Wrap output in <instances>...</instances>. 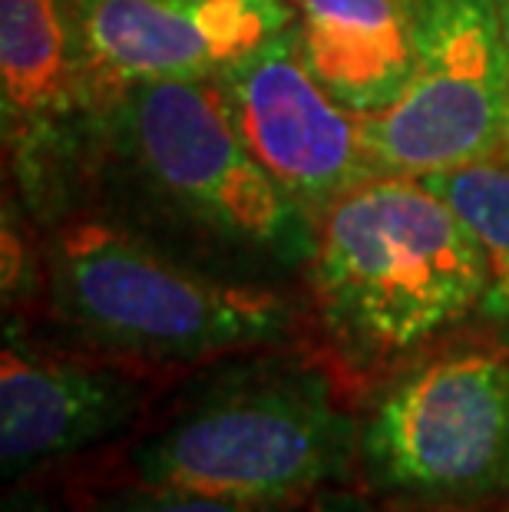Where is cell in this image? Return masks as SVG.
<instances>
[{"label": "cell", "mask_w": 509, "mask_h": 512, "mask_svg": "<svg viewBox=\"0 0 509 512\" xmlns=\"http://www.w3.org/2000/svg\"><path fill=\"white\" fill-rule=\"evenodd\" d=\"M357 403L314 347H265L189 370L143 427L80 483H136L265 506H305L354 483Z\"/></svg>", "instance_id": "obj_1"}, {"label": "cell", "mask_w": 509, "mask_h": 512, "mask_svg": "<svg viewBox=\"0 0 509 512\" xmlns=\"http://www.w3.org/2000/svg\"><path fill=\"white\" fill-rule=\"evenodd\" d=\"M96 169L116 222L212 275L281 288L314 258L318 222L252 156L215 80L110 93Z\"/></svg>", "instance_id": "obj_2"}, {"label": "cell", "mask_w": 509, "mask_h": 512, "mask_svg": "<svg viewBox=\"0 0 509 512\" xmlns=\"http://www.w3.org/2000/svg\"><path fill=\"white\" fill-rule=\"evenodd\" d=\"M314 351L361 407L371 390L480 321L483 248L420 176H374L318 219L308 265Z\"/></svg>", "instance_id": "obj_3"}, {"label": "cell", "mask_w": 509, "mask_h": 512, "mask_svg": "<svg viewBox=\"0 0 509 512\" xmlns=\"http://www.w3.org/2000/svg\"><path fill=\"white\" fill-rule=\"evenodd\" d=\"M40 304L53 344L162 377L295 344L301 331L281 288L212 275L116 219H77L50 235Z\"/></svg>", "instance_id": "obj_4"}, {"label": "cell", "mask_w": 509, "mask_h": 512, "mask_svg": "<svg viewBox=\"0 0 509 512\" xmlns=\"http://www.w3.org/2000/svg\"><path fill=\"white\" fill-rule=\"evenodd\" d=\"M351 486L400 512H509V337L480 321L381 380Z\"/></svg>", "instance_id": "obj_5"}, {"label": "cell", "mask_w": 509, "mask_h": 512, "mask_svg": "<svg viewBox=\"0 0 509 512\" xmlns=\"http://www.w3.org/2000/svg\"><path fill=\"white\" fill-rule=\"evenodd\" d=\"M414 67L391 110L361 116L381 176H427L509 149L500 0H414Z\"/></svg>", "instance_id": "obj_6"}, {"label": "cell", "mask_w": 509, "mask_h": 512, "mask_svg": "<svg viewBox=\"0 0 509 512\" xmlns=\"http://www.w3.org/2000/svg\"><path fill=\"white\" fill-rule=\"evenodd\" d=\"M162 374L103 361L4 324L0 354V473L4 483L116 453L143 427Z\"/></svg>", "instance_id": "obj_7"}, {"label": "cell", "mask_w": 509, "mask_h": 512, "mask_svg": "<svg viewBox=\"0 0 509 512\" xmlns=\"http://www.w3.org/2000/svg\"><path fill=\"white\" fill-rule=\"evenodd\" d=\"M106 86L73 0H0V113L20 192L53 205L100 149Z\"/></svg>", "instance_id": "obj_8"}, {"label": "cell", "mask_w": 509, "mask_h": 512, "mask_svg": "<svg viewBox=\"0 0 509 512\" xmlns=\"http://www.w3.org/2000/svg\"><path fill=\"white\" fill-rule=\"evenodd\" d=\"M212 80L252 156L314 222L341 195L381 176L361 116L314 80L295 24Z\"/></svg>", "instance_id": "obj_9"}, {"label": "cell", "mask_w": 509, "mask_h": 512, "mask_svg": "<svg viewBox=\"0 0 509 512\" xmlns=\"http://www.w3.org/2000/svg\"><path fill=\"white\" fill-rule=\"evenodd\" d=\"M106 93L146 80H212L295 24L281 0H73Z\"/></svg>", "instance_id": "obj_10"}, {"label": "cell", "mask_w": 509, "mask_h": 512, "mask_svg": "<svg viewBox=\"0 0 509 512\" xmlns=\"http://www.w3.org/2000/svg\"><path fill=\"white\" fill-rule=\"evenodd\" d=\"M308 67L344 110L377 116L414 67V0H291Z\"/></svg>", "instance_id": "obj_11"}, {"label": "cell", "mask_w": 509, "mask_h": 512, "mask_svg": "<svg viewBox=\"0 0 509 512\" xmlns=\"http://www.w3.org/2000/svg\"><path fill=\"white\" fill-rule=\"evenodd\" d=\"M424 179L470 225L486 258V298L480 321L509 337V152L427 172Z\"/></svg>", "instance_id": "obj_12"}, {"label": "cell", "mask_w": 509, "mask_h": 512, "mask_svg": "<svg viewBox=\"0 0 509 512\" xmlns=\"http://www.w3.org/2000/svg\"><path fill=\"white\" fill-rule=\"evenodd\" d=\"M70 479L80 489V512H318L321 503V499H314L305 506H265L136 483H80L77 476Z\"/></svg>", "instance_id": "obj_13"}, {"label": "cell", "mask_w": 509, "mask_h": 512, "mask_svg": "<svg viewBox=\"0 0 509 512\" xmlns=\"http://www.w3.org/2000/svg\"><path fill=\"white\" fill-rule=\"evenodd\" d=\"M0 512H80V489L67 470L37 473L7 483Z\"/></svg>", "instance_id": "obj_14"}, {"label": "cell", "mask_w": 509, "mask_h": 512, "mask_svg": "<svg viewBox=\"0 0 509 512\" xmlns=\"http://www.w3.org/2000/svg\"><path fill=\"white\" fill-rule=\"evenodd\" d=\"M318 512H400V509L381 506L377 499L364 496L361 489H354V486H341L321 496Z\"/></svg>", "instance_id": "obj_15"}, {"label": "cell", "mask_w": 509, "mask_h": 512, "mask_svg": "<svg viewBox=\"0 0 509 512\" xmlns=\"http://www.w3.org/2000/svg\"><path fill=\"white\" fill-rule=\"evenodd\" d=\"M500 14H503V34H506V53H509V0H500Z\"/></svg>", "instance_id": "obj_16"}, {"label": "cell", "mask_w": 509, "mask_h": 512, "mask_svg": "<svg viewBox=\"0 0 509 512\" xmlns=\"http://www.w3.org/2000/svg\"><path fill=\"white\" fill-rule=\"evenodd\" d=\"M281 4H291V0H281Z\"/></svg>", "instance_id": "obj_17"}]
</instances>
